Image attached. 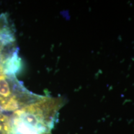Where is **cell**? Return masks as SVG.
<instances>
[{
  "mask_svg": "<svg viewBox=\"0 0 134 134\" xmlns=\"http://www.w3.org/2000/svg\"><path fill=\"white\" fill-rule=\"evenodd\" d=\"M21 60L0 55V134H50L52 113L46 98L17 78Z\"/></svg>",
  "mask_w": 134,
  "mask_h": 134,
  "instance_id": "cell-1",
  "label": "cell"
}]
</instances>
